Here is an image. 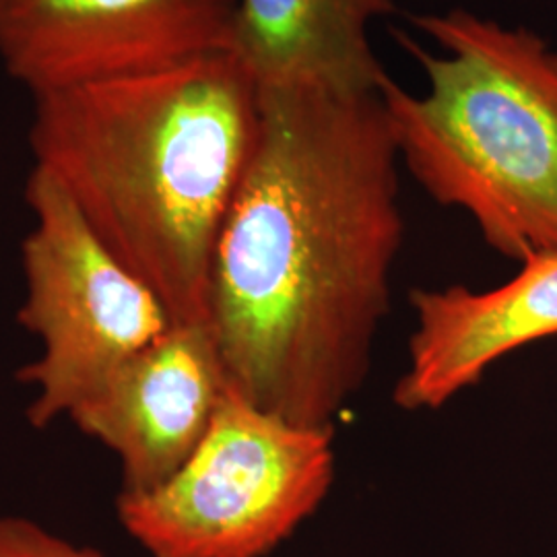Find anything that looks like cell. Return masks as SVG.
I'll use <instances>...</instances> for the list:
<instances>
[{
  "instance_id": "cell-8",
  "label": "cell",
  "mask_w": 557,
  "mask_h": 557,
  "mask_svg": "<svg viewBox=\"0 0 557 557\" xmlns=\"http://www.w3.org/2000/svg\"><path fill=\"white\" fill-rule=\"evenodd\" d=\"M411 308L416 326L393 398L405 411H432L508 354L557 337V252L522 260L494 289H418Z\"/></svg>"
},
{
  "instance_id": "cell-3",
  "label": "cell",
  "mask_w": 557,
  "mask_h": 557,
  "mask_svg": "<svg viewBox=\"0 0 557 557\" xmlns=\"http://www.w3.org/2000/svg\"><path fill=\"white\" fill-rule=\"evenodd\" d=\"M411 23L440 52L400 36L428 87L380 85L398 161L499 255L522 262L557 252V50L469 9Z\"/></svg>"
},
{
  "instance_id": "cell-10",
  "label": "cell",
  "mask_w": 557,
  "mask_h": 557,
  "mask_svg": "<svg viewBox=\"0 0 557 557\" xmlns=\"http://www.w3.org/2000/svg\"><path fill=\"white\" fill-rule=\"evenodd\" d=\"M0 557H106L23 517H0Z\"/></svg>"
},
{
  "instance_id": "cell-7",
  "label": "cell",
  "mask_w": 557,
  "mask_h": 557,
  "mask_svg": "<svg viewBox=\"0 0 557 557\" xmlns=\"http://www.w3.org/2000/svg\"><path fill=\"white\" fill-rule=\"evenodd\" d=\"M225 386L211 324H172L69 419L116 455L122 492H147L172 478L199 446Z\"/></svg>"
},
{
  "instance_id": "cell-4",
  "label": "cell",
  "mask_w": 557,
  "mask_h": 557,
  "mask_svg": "<svg viewBox=\"0 0 557 557\" xmlns=\"http://www.w3.org/2000/svg\"><path fill=\"white\" fill-rule=\"evenodd\" d=\"M333 432L269 413L227 384L178 471L153 490L120 492V524L151 557H264L329 496Z\"/></svg>"
},
{
  "instance_id": "cell-9",
  "label": "cell",
  "mask_w": 557,
  "mask_h": 557,
  "mask_svg": "<svg viewBox=\"0 0 557 557\" xmlns=\"http://www.w3.org/2000/svg\"><path fill=\"white\" fill-rule=\"evenodd\" d=\"M395 0H238L232 52L260 87L379 94L372 27Z\"/></svg>"
},
{
  "instance_id": "cell-1",
  "label": "cell",
  "mask_w": 557,
  "mask_h": 557,
  "mask_svg": "<svg viewBox=\"0 0 557 557\" xmlns=\"http://www.w3.org/2000/svg\"><path fill=\"white\" fill-rule=\"evenodd\" d=\"M260 98L259 143L215 244L209 322L238 395L335 430L391 306L400 161L379 94Z\"/></svg>"
},
{
  "instance_id": "cell-5",
  "label": "cell",
  "mask_w": 557,
  "mask_h": 557,
  "mask_svg": "<svg viewBox=\"0 0 557 557\" xmlns=\"http://www.w3.org/2000/svg\"><path fill=\"white\" fill-rule=\"evenodd\" d=\"M25 200L34 225L21 244L25 296L17 319L38 338L40 354L21 368L20 380L34 391L25 416L41 430L69 418L174 322L36 168Z\"/></svg>"
},
{
  "instance_id": "cell-6",
  "label": "cell",
  "mask_w": 557,
  "mask_h": 557,
  "mask_svg": "<svg viewBox=\"0 0 557 557\" xmlns=\"http://www.w3.org/2000/svg\"><path fill=\"white\" fill-rule=\"evenodd\" d=\"M238 0H0V64L32 96L232 50Z\"/></svg>"
},
{
  "instance_id": "cell-2",
  "label": "cell",
  "mask_w": 557,
  "mask_h": 557,
  "mask_svg": "<svg viewBox=\"0 0 557 557\" xmlns=\"http://www.w3.org/2000/svg\"><path fill=\"white\" fill-rule=\"evenodd\" d=\"M29 151L174 324H211L221 225L255 156L260 85L232 50L32 96Z\"/></svg>"
}]
</instances>
